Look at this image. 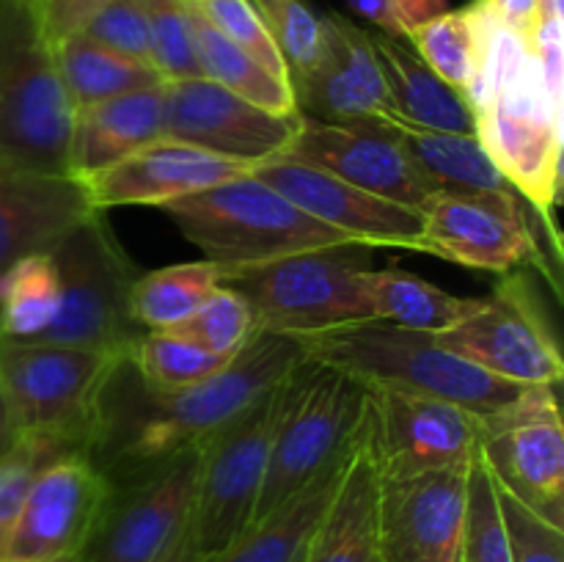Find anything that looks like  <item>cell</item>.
<instances>
[{
  "label": "cell",
  "instance_id": "f1b7e54d",
  "mask_svg": "<svg viewBox=\"0 0 564 562\" xmlns=\"http://www.w3.org/2000/svg\"><path fill=\"white\" fill-rule=\"evenodd\" d=\"M55 64L61 80L72 99V108L102 102L119 94L141 91V88L163 86V77L149 61L130 58L124 53L94 42L83 31L61 39L55 44Z\"/></svg>",
  "mask_w": 564,
  "mask_h": 562
},
{
  "label": "cell",
  "instance_id": "e0dca14e",
  "mask_svg": "<svg viewBox=\"0 0 564 562\" xmlns=\"http://www.w3.org/2000/svg\"><path fill=\"white\" fill-rule=\"evenodd\" d=\"M279 158L328 171L336 180L413 209H424L435 196L389 116L364 121H317L301 116L295 138Z\"/></svg>",
  "mask_w": 564,
  "mask_h": 562
},
{
  "label": "cell",
  "instance_id": "8fae6325",
  "mask_svg": "<svg viewBox=\"0 0 564 562\" xmlns=\"http://www.w3.org/2000/svg\"><path fill=\"white\" fill-rule=\"evenodd\" d=\"M482 461L499 488L564 523V428L554 386H523L482 419Z\"/></svg>",
  "mask_w": 564,
  "mask_h": 562
},
{
  "label": "cell",
  "instance_id": "3957f363",
  "mask_svg": "<svg viewBox=\"0 0 564 562\" xmlns=\"http://www.w3.org/2000/svg\"><path fill=\"white\" fill-rule=\"evenodd\" d=\"M160 209L220 273L350 242L295 207L253 171Z\"/></svg>",
  "mask_w": 564,
  "mask_h": 562
},
{
  "label": "cell",
  "instance_id": "4316f807",
  "mask_svg": "<svg viewBox=\"0 0 564 562\" xmlns=\"http://www.w3.org/2000/svg\"><path fill=\"white\" fill-rule=\"evenodd\" d=\"M350 455L339 466L328 468L323 477L281 501L268 516L248 523L240 538H235L224 551L202 562H301L308 538L317 529L319 518L328 510L330 499L345 477Z\"/></svg>",
  "mask_w": 564,
  "mask_h": 562
},
{
  "label": "cell",
  "instance_id": "836d02e7",
  "mask_svg": "<svg viewBox=\"0 0 564 562\" xmlns=\"http://www.w3.org/2000/svg\"><path fill=\"white\" fill-rule=\"evenodd\" d=\"M124 358L138 380L152 391H176L202 383L231 361L180 331H143Z\"/></svg>",
  "mask_w": 564,
  "mask_h": 562
},
{
  "label": "cell",
  "instance_id": "8992f818",
  "mask_svg": "<svg viewBox=\"0 0 564 562\" xmlns=\"http://www.w3.org/2000/svg\"><path fill=\"white\" fill-rule=\"evenodd\" d=\"M364 413L367 386L361 380L303 358L290 375L253 521L339 466L358 444Z\"/></svg>",
  "mask_w": 564,
  "mask_h": 562
},
{
  "label": "cell",
  "instance_id": "484cf974",
  "mask_svg": "<svg viewBox=\"0 0 564 562\" xmlns=\"http://www.w3.org/2000/svg\"><path fill=\"white\" fill-rule=\"evenodd\" d=\"M301 562H383L378 538V472L361 435Z\"/></svg>",
  "mask_w": 564,
  "mask_h": 562
},
{
  "label": "cell",
  "instance_id": "ffe728a7",
  "mask_svg": "<svg viewBox=\"0 0 564 562\" xmlns=\"http://www.w3.org/2000/svg\"><path fill=\"white\" fill-rule=\"evenodd\" d=\"M253 174L356 246L422 251V209L375 196L297 160L273 158L259 163Z\"/></svg>",
  "mask_w": 564,
  "mask_h": 562
},
{
  "label": "cell",
  "instance_id": "52a82bcc",
  "mask_svg": "<svg viewBox=\"0 0 564 562\" xmlns=\"http://www.w3.org/2000/svg\"><path fill=\"white\" fill-rule=\"evenodd\" d=\"M367 273L369 248L347 242L290 253L220 275L224 284L246 295L259 328L301 336L375 320Z\"/></svg>",
  "mask_w": 564,
  "mask_h": 562
},
{
  "label": "cell",
  "instance_id": "60d3db41",
  "mask_svg": "<svg viewBox=\"0 0 564 562\" xmlns=\"http://www.w3.org/2000/svg\"><path fill=\"white\" fill-rule=\"evenodd\" d=\"M494 488L505 518L512 562H564V529L529 510L496 483Z\"/></svg>",
  "mask_w": 564,
  "mask_h": 562
},
{
  "label": "cell",
  "instance_id": "b9f144b4",
  "mask_svg": "<svg viewBox=\"0 0 564 562\" xmlns=\"http://www.w3.org/2000/svg\"><path fill=\"white\" fill-rule=\"evenodd\" d=\"M58 455H69V452H58L44 441L22 439L14 446V452H9L0 461V562H6V551H9L11 534H14L17 518H20L33 474L39 472V466Z\"/></svg>",
  "mask_w": 564,
  "mask_h": 562
},
{
  "label": "cell",
  "instance_id": "d4e9b609",
  "mask_svg": "<svg viewBox=\"0 0 564 562\" xmlns=\"http://www.w3.org/2000/svg\"><path fill=\"white\" fill-rule=\"evenodd\" d=\"M369 39L383 75L389 116L427 130L474 132V114L463 94L441 80L405 36L369 31Z\"/></svg>",
  "mask_w": 564,
  "mask_h": 562
},
{
  "label": "cell",
  "instance_id": "44dd1931",
  "mask_svg": "<svg viewBox=\"0 0 564 562\" xmlns=\"http://www.w3.org/2000/svg\"><path fill=\"white\" fill-rule=\"evenodd\" d=\"M323 44L308 69L290 77L295 110L317 121L386 119L383 75L369 31L341 14H325Z\"/></svg>",
  "mask_w": 564,
  "mask_h": 562
},
{
  "label": "cell",
  "instance_id": "d6a6232c",
  "mask_svg": "<svg viewBox=\"0 0 564 562\" xmlns=\"http://www.w3.org/2000/svg\"><path fill=\"white\" fill-rule=\"evenodd\" d=\"M61 287L50 251L17 259L0 273V339L39 342L58 314Z\"/></svg>",
  "mask_w": 564,
  "mask_h": 562
},
{
  "label": "cell",
  "instance_id": "4fadbf2b",
  "mask_svg": "<svg viewBox=\"0 0 564 562\" xmlns=\"http://www.w3.org/2000/svg\"><path fill=\"white\" fill-rule=\"evenodd\" d=\"M361 441L378 477L466 466L482 444V417L441 397L367 386Z\"/></svg>",
  "mask_w": 564,
  "mask_h": 562
},
{
  "label": "cell",
  "instance_id": "1f68e13d",
  "mask_svg": "<svg viewBox=\"0 0 564 562\" xmlns=\"http://www.w3.org/2000/svg\"><path fill=\"white\" fill-rule=\"evenodd\" d=\"M220 281V268L207 259L138 273L130 292L132 320L141 331H176Z\"/></svg>",
  "mask_w": 564,
  "mask_h": 562
},
{
  "label": "cell",
  "instance_id": "83f0119b",
  "mask_svg": "<svg viewBox=\"0 0 564 562\" xmlns=\"http://www.w3.org/2000/svg\"><path fill=\"white\" fill-rule=\"evenodd\" d=\"M402 147L433 193L510 191L474 132L427 130L389 116Z\"/></svg>",
  "mask_w": 564,
  "mask_h": 562
},
{
  "label": "cell",
  "instance_id": "30bf717a",
  "mask_svg": "<svg viewBox=\"0 0 564 562\" xmlns=\"http://www.w3.org/2000/svg\"><path fill=\"white\" fill-rule=\"evenodd\" d=\"M474 136L512 191L549 215L562 185L564 108L545 91L534 53L474 116Z\"/></svg>",
  "mask_w": 564,
  "mask_h": 562
},
{
  "label": "cell",
  "instance_id": "e575fe53",
  "mask_svg": "<svg viewBox=\"0 0 564 562\" xmlns=\"http://www.w3.org/2000/svg\"><path fill=\"white\" fill-rule=\"evenodd\" d=\"M408 42L416 50L419 58L435 72L444 83L463 94L468 77L474 69V50H477V39H474V22L468 9H446L444 14L433 17L424 25L413 28L408 33Z\"/></svg>",
  "mask_w": 564,
  "mask_h": 562
},
{
  "label": "cell",
  "instance_id": "7402d4cb",
  "mask_svg": "<svg viewBox=\"0 0 564 562\" xmlns=\"http://www.w3.org/2000/svg\"><path fill=\"white\" fill-rule=\"evenodd\" d=\"M246 171L253 169L163 136L135 149L110 169L83 180L80 185L91 207L105 213L110 207H130V204L165 207Z\"/></svg>",
  "mask_w": 564,
  "mask_h": 562
},
{
  "label": "cell",
  "instance_id": "603a6c76",
  "mask_svg": "<svg viewBox=\"0 0 564 562\" xmlns=\"http://www.w3.org/2000/svg\"><path fill=\"white\" fill-rule=\"evenodd\" d=\"M91 213L99 209L75 176L0 158V273L17 259L50 251Z\"/></svg>",
  "mask_w": 564,
  "mask_h": 562
},
{
  "label": "cell",
  "instance_id": "f546056e",
  "mask_svg": "<svg viewBox=\"0 0 564 562\" xmlns=\"http://www.w3.org/2000/svg\"><path fill=\"white\" fill-rule=\"evenodd\" d=\"M367 295L375 320L408 331L444 334L471 312L477 298H460L402 268L369 270Z\"/></svg>",
  "mask_w": 564,
  "mask_h": 562
},
{
  "label": "cell",
  "instance_id": "7bdbcfd3",
  "mask_svg": "<svg viewBox=\"0 0 564 562\" xmlns=\"http://www.w3.org/2000/svg\"><path fill=\"white\" fill-rule=\"evenodd\" d=\"M83 33L91 36L94 42L116 50V53L130 55V58L149 61V55H152L149 20L141 0H110L83 25Z\"/></svg>",
  "mask_w": 564,
  "mask_h": 562
},
{
  "label": "cell",
  "instance_id": "ba28073f",
  "mask_svg": "<svg viewBox=\"0 0 564 562\" xmlns=\"http://www.w3.org/2000/svg\"><path fill=\"white\" fill-rule=\"evenodd\" d=\"M50 257L58 270L61 301L53 325L39 342L127 356L132 342L143 334L130 314L138 268L102 213H91L66 231L50 248Z\"/></svg>",
  "mask_w": 564,
  "mask_h": 562
},
{
  "label": "cell",
  "instance_id": "7dc6e473",
  "mask_svg": "<svg viewBox=\"0 0 564 562\" xmlns=\"http://www.w3.org/2000/svg\"><path fill=\"white\" fill-rule=\"evenodd\" d=\"M154 562H202L196 551V540H193V527L187 523L180 534H176L174 543L163 551Z\"/></svg>",
  "mask_w": 564,
  "mask_h": 562
},
{
  "label": "cell",
  "instance_id": "681fc988",
  "mask_svg": "<svg viewBox=\"0 0 564 562\" xmlns=\"http://www.w3.org/2000/svg\"><path fill=\"white\" fill-rule=\"evenodd\" d=\"M47 562H86V560H83V554H69V556H55V560H47Z\"/></svg>",
  "mask_w": 564,
  "mask_h": 562
},
{
  "label": "cell",
  "instance_id": "6da1fadb",
  "mask_svg": "<svg viewBox=\"0 0 564 562\" xmlns=\"http://www.w3.org/2000/svg\"><path fill=\"white\" fill-rule=\"evenodd\" d=\"M303 358L292 336L259 328L220 372L176 391L147 389L124 358L102 391L86 455L110 485L138 477L202 446L215 430L275 389Z\"/></svg>",
  "mask_w": 564,
  "mask_h": 562
},
{
  "label": "cell",
  "instance_id": "9a60e30c",
  "mask_svg": "<svg viewBox=\"0 0 564 562\" xmlns=\"http://www.w3.org/2000/svg\"><path fill=\"white\" fill-rule=\"evenodd\" d=\"M113 485L83 452L39 466L28 485L6 562H47L80 554L102 521Z\"/></svg>",
  "mask_w": 564,
  "mask_h": 562
},
{
  "label": "cell",
  "instance_id": "277c9868",
  "mask_svg": "<svg viewBox=\"0 0 564 562\" xmlns=\"http://www.w3.org/2000/svg\"><path fill=\"white\" fill-rule=\"evenodd\" d=\"M121 361L119 353L0 339V395L22 439L86 455L102 391Z\"/></svg>",
  "mask_w": 564,
  "mask_h": 562
},
{
  "label": "cell",
  "instance_id": "4dcf8cb0",
  "mask_svg": "<svg viewBox=\"0 0 564 562\" xmlns=\"http://www.w3.org/2000/svg\"><path fill=\"white\" fill-rule=\"evenodd\" d=\"M187 9H191L193 36H196V53L204 77H209V80L218 83V86L229 88L237 97L270 110V114H297L290 80L264 69V66L259 64V61H253L246 50H240L231 39H226L224 33L193 6V0H187Z\"/></svg>",
  "mask_w": 564,
  "mask_h": 562
},
{
  "label": "cell",
  "instance_id": "ab89813d",
  "mask_svg": "<svg viewBox=\"0 0 564 562\" xmlns=\"http://www.w3.org/2000/svg\"><path fill=\"white\" fill-rule=\"evenodd\" d=\"M198 11L224 33L226 39L237 44L240 50H246L253 61L270 69L273 75L290 80V69H286L284 55L275 47L273 36L264 28V22L259 20V14L253 11V6L248 0H193Z\"/></svg>",
  "mask_w": 564,
  "mask_h": 562
},
{
  "label": "cell",
  "instance_id": "d590c367",
  "mask_svg": "<svg viewBox=\"0 0 564 562\" xmlns=\"http://www.w3.org/2000/svg\"><path fill=\"white\" fill-rule=\"evenodd\" d=\"M457 562H512L505 518H501L494 477L485 466L482 452H477L468 463L466 527H463Z\"/></svg>",
  "mask_w": 564,
  "mask_h": 562
},
{
  "label": "cell",
  "instance_id": "8d00e7d4",
  "mask_svg": "<svg viewBox=\"0 0 564 562\" xmlns=\"http://www.w3.org/2000/svg\"><path fill=\"white\" fill-rule=\"evenodd\" d=\"M176 331L191 336V339H196L198 345H204L207 350L218 353V356L235 358L237 353L251 342V336L257 334L259 325L257 317H253L251 303L246 301V295L237 292L235 287L220 281V284L204 298V303L196 309V314Z\"/></svg>",
  "mask_w": 564,
  "mask_h": 562
},
{
  "label": "cell",
  "instance_id": "2e32d148",
  "mask_svg": "<svg viewBox=\"0 0 564 562\" xmlns=\"http://www.w3.org/2000/svg\"><path fill=\"white\" fill-rule=\"evenodd\" d=\"M422 253L505 275L538 259V240L512 187L435 193L422 209Z\"/></svg>",
  "mask_w": 564,
  "mask_h": 562
},
{
  "label": "cell",
  "instance_id": "ac0fdd59",
  "mask_svg": "<svg viewBox=\"0 0 564 562\" xmlns=\"http://www.w3.org/2000/svg\"><path fill=\"white\" fill-rule=\"evenodd\" d=\"M468 463L466 466L397 474V477H378L380 560H460Z\"/></svg>",
  "mask_w": 564,
  "mask_h": 562
},
{
  "label": "cell",
  "instance_id": "f35d334b",
  "mask_svg": "<svg viewBox=\"0 0 564 562\" xmlns=\"http://www.w3.org/2000/svg\"><path fill=\"white\" fill-rule=\"evenodd\" d=\"M284 55L290 77L314 64L323 44V20L303 0H248Z\"/></svg>",
  "mask_w": 564,
  "mask_h": 562
},
{
  "label": "cell",
  "instance_id": "7a4b0ae2",
  "mask_svg": "<svg viewBox=\"0 0 564 562\" xmlns=\"http://www.w3.org/2000/svg\"><path fill=\"white\" fill-rule=\"evenodd\" d=\"M292 339L308 361L347 372L364 386L441 397L482 419L523 389L446 350L435 334L400 328L386 320H361Z\"/></svg>",
  "mask_w": 564,
  "mask_h": 562
},
{
  "label": "cell",
  "instance_id": "74e56055",
  "mask_svg": "<svg viewBox=\"0 0 564 562\" xmlns=\"http://www.w3.org/2000/svg\"><path fill=\"white\" fill-rule=\"evenodd\" d=\"M149 20V39H152V61L165 83L204 77L196 53V36L187 0H141Z\"/></svg>",
  "mask_w": 564,
  "mask_h": 562
},
{
  "label": "cell",
  "instance_id": "7c38bea8",
  "mask_svg": "<svg viewBox=\"0 0 564 562\" xmlns=\"http://www.w3.org/2000/svg\"><path fill=\"white\" fill-rule=\"evenodd\" d=\"M435 339L485 372L518 386H556L564 375L562 353L549 320L521 275L505 273L490 295Z\"/></svg>",
  "mask_w": 564,
  "mask_h": 562
},
{
  "label": "cell",
  "instance_id": "c3c4849f",
  "mask_svg": "<svg viewBox=\"0 0 564 562\" xmlns=\"http://www.w3.org/2000/svg\"><path fill=\"white\" fill-rule=\"evenodd\" d=\"M22 435L20 430H17L14 424V417H11L9 406H6L3 395H0V461H3L9 452H14V446L20 444Z\"/></svg>",
  "mask_w": 564,
  "mask_h": 562
},
{
  "label": "cell",
  "instance_id": "9c48e42d",
  "mask_svg": "<svg viewBox=\"0 0 564 562\" xmlns=\"http://www.w3.org/2000/svg\"><path fill=\"white\" fill-rule=\"evenodd\" d=\"M290 375L198 446L191 527L202 560L224 551L253 521L270 446L290 391Z\"/></svg>",
  "mask_w": 564,
  "mask_h": 562
},
{
  "label": "cell",
  "instance_id": "5b68a950",
  "mask_svg": "<svg viewBox=\"0 0 564 562\" xmlns=\"http://www.w3.org/2000/svg\"><path fill=\"white\" fill-rule=\"evenodd\" d=\"M72 99L31 0H0V158L66 174Z\"/></svg>",
  "mask_w": 564,
  "mask_h": 562
},
{
  "label": "cell",
  "instance_id": "5bb4252c",
  "mask_svg": "<svg viewBox=\"0 0 564 562\" xmlns=\"http://www.w3.org/2000/svg\"><path fill=\"white\" fill-rule=\"evenodd\" d=\"M196 485L198 446L113 485L83 560L154 562L191 523Z\"/></svg>",
  "mask_w": 564,
  "mask_h": 562
},
{
  "label": "cell",
  "instance_id": "f6af8a7d",
  "mask_svg": "<svg viewBox=\"0 0 564 562\" xmlns=\"http://www.w3.org/2000/svg\"><path fill=\"white\" fill-rule=\"evenodd\" d=\"M105 3H110V0H31L39 22H42V31L47 33V39L53 44L72 36V33L83 31V25Z\"/></svg>",
  "mask_w": 564,
  "mask_h": 562
},
{
  "label": "cell",
  "instance_id": "ee69618b",
  "mask_svg": "<svg viewBox=\"0 0 564 562\" xmlns=\"http://www.w3.org/2000/svg\"><path fill=\"white\" fill-rule=\"evenodd\" d=\"M347 6L378 33L408 36L413 28L444 14L449 0H347Z\"/></svg>",
  "mask_w": 564,
  "mask_h": 562
},
{
  "label": "cell",
  "instance_id": "cb8c5ba5",
  "mask_svg": "<svg viewBox=\"0 0 564 562\" xmlns=\"http://www.w3.org/2000/svg\"><path fill=\"white\" fill-rule=\"evenodd\" d=\"M165 136V83L75 108L66 174L77 182Z\"/></svg>",
  "mask_w": 564,
  "mask_h": 562
},
{
  "label": "cell",
  "instance_id": "d6986e66",
  "mask_svg": "<svg viewBox=\"0 0 564 562\" xmlns=\"http://www.w3.org/2000/svg\"><path fill=\"white\" fill-rule=\"evenodd\" d=\"M301 114L281 116L209 77L165 83V138L257 169L292 143Z\"/></svg>",
  "mask_w": 564,
  "mask_h": 562
},
{
  "label": "cell",
  "instance_id": "bcb514c9",
  "mask_svg": "<svg viewBox=\"0 0 564 562\" xmlns=\"http://www.w3.org/2000/svg\"><path fill=\"white\" fill-rule=\"evenodd\" d=\"M490 11L499 17L501 22H507L510 28H516L518 33L529 36L534 25V17H538L540 0H485Z\"/></svg>",
  "mask_w": 564,
  "mask_h": 562
}]
</instances>
